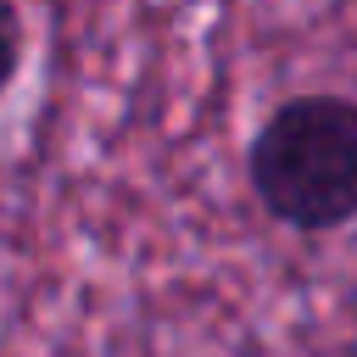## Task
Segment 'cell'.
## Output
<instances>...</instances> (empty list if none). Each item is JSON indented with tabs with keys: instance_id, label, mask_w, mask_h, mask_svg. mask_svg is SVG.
Here are the masks:
<instances>
[{
	"instance_id": "6da1fadb",
	"label": "cell",
	"mask_w": 357,
	"mask_h": 357,
	"mask_svg": "<svg viewBox=\"0 0 357 357\" xmlns=\"http://www.w3.org/2000/svg\"><path fill=\"white\" fill-rule=\"evenodd\" d=\"M245 190L268 223L324 240L357 223V95L296 89L245 139Z\"/></svg>"
},
{
	"instance_id": "7a4b0ae2",
	"label": "cell",
	"mask_w": 357,
	"mask_h": 357,
	"mask_svg": "<svg viewBox=\"0 0 357 357\" xmlns=\"http://www.w3.org/2000/svg\"><path fill=\"white\" fill-rule=\"evenodd\" d=\"M22 61H28V22L11 0H0V100L22 78Z\"/></svg>"
}]
</instances>
